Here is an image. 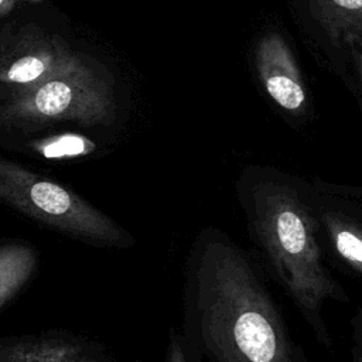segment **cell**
I'll use <instances>...</instances> for the list:
<instances>
[{
	"label": "cell",
	"mask_w": 362,
	"mask_h": 362,
	"mask_svg": "<svg viewBox=\"0 0 362 362\" xmlns=\"http://www.w3.org/2000/svg\"><path fill=\"white\" fill-rule=\"evenodd\" d=\"M235 194L267 276L291 300L314 338L331 349L324 305L349 303V296L328 266L308 180L274 167L249 165L235 181Z\"/></svg>",
	"instance_id": "cell-2"
},
{
	"label": "cell",
	"mask_w": 362,
	"mask_h": 362,
	"mask_svg": "<svg viewBox=\"0 0 362 362\" xmlns=\"http://www.w3.org/2000/svg\"><path fill=\"white\" fill-rule=\"evenodd\" d=\"M0 204L42 228L99 249H129L130 230L74 188L0 154Z\"/></svg>",
	"instance_id": "cell-4"
},
{
	"label": "cell",
	"mask_w": 362,
	"mask_h": 362,
	"mask_svg": "<svg viewBox=\"0 0 362 362\" xmlns=\"http://www.w3.org/2000/svg\"><path fill=\"white\" fill-rule=\"evenodd\" d=\"M259 257L205 226L187 252L181 334L201 362H310L291 335Z\"/></svg>",
	"instance_id": "cell-1"
},
{
	"label": "cell",
	"mask_w": 362,
	"mask_h": 362,
	"mask_svg": "<svg viewBox=\"0 0 362 362\" xmlns=\"http://www.w3.org/2000/svg\"><path fill=\"white\" fill-rule=\"evenodd\" d=\"M119 119L112 81L86 59L41 81L0 90V143H23L58 124L107 129Z\"/></svg>",
	"instance_id": "cell-3"
},
{
	"label": "cell",
	"mask_w": 362,
	"mask_h": 362,
	"mask_svg": "<svg viewBox=\"0 0 362 362\" xmlns=\"http://www.w3.org/2000/svg\"><path fill=\"white\" fill-rule=\"evenodd\" d=\"M17 1L18 0H0V18L6 17L8 13H11V10L17 4Z\"/></svg>",
	"instance_id": "cell-14"
},
{
	"label": "cell",
	"mask_w": 362,
	"mask_h": 362,
	"mask_svg": "<svg viewBox=\"0 0 362 362\" xmlns=\"http://www.w3.org/2000/svg\"><path fill=\"white\" fill-rule=\"evenodd\" d=\"M308 6L334 45L362 38V0H308Z\"/></svg>",
	"instance_id": "cell-10"
},
{
	"label": "cell",
	"mask_w": 362,
	"mask_h": 362,
	"mask_svg": "<svg viewBox=\"0 0 362 362\" xmlns=\"http://www.w3.org/2000/svg\"><path fill=\"white\" fill-rule=\"evenodd\" d=\"M0 362H115L95 339L68 329L0 337Z\"/></svg>",
	"instance_id": "cell-7"
},
{
	"label": "cell",
	"mask_w": 362,
	"mask_h": 362,
	"mask_svg": "<svg viewBox=\"0 0 362 362\" xmlns=\"http://www.w3.org/2000/svg\"><path fill=\"white\" fill-rule=\"evenodd\" d=\"M40 267L37 247L21 238H0V311L33 281Z\"/></svg>",
	"instance_id": "cell-9"
},
{
	"label": "cell",
	"mask_w": 362,
	"mask_h": 362,
	"mask_svg": "<svg viewBox=\"0 0 362 362\" xmlns=\"http://www.w3.org/2000/svg\"><path fill=\"white\" fill-rule=\"evenodd\" d=\"M81 59L82 55L59 35L27 27L0 42V83H33L61 74Z\"/></svg>",
	"instance_id": "cell-6"
},
{
	"label": "cell",
	"mask_w": 362,
	"mask_h": 362,
	"mask_svg": "<svg viewBox=\"0 0 362 362\" xmlns=\"http://www.w3.org/2000/svg\"><path fill=\"white\" fill-rule=\"evenodd\" d=\"M255 65L267 95L286 112L298 116L307 96L296 58L277 33L263 35L255 49Z\"/></svg>",
	"instance_id": "cell-8"
},
{
	"label": "cell",
	"mask_w": 362,
	"mask_h": 362,
	"mask_svg": "<svg viewBox=\"0 0 362 362\" xmlns=\"http://www.w3.org/2000/svg\"><path fill=\"white\" fill-rule=\"evenodd\" d=\"M352 362H362V307H356L351 318Z\"/></svg>",
	"instance_id": "cell-12"
},
{
	"label": "cell",
	"mask_w": 362,
	"mask_h": 362,
	"mask_svg": "<svg viewBox=\"0 0 362 362\" xmlns=\"http://www.w3.org/2000/svg\"><path fill=\"white\" fill-rule=\"evenodd\" d=\"M349 45H352V49L355 52V59H356V65H358V72L361 76V82H362V38H355L352 41L348 42Z\"/></svg>",
	"instance_id": "cell-13"
},
{
	"label": "cell",
	"mask_w": 362,
	"mask_h": 362,
	"mask_svg": "<svg viewBox=\"0 0 362 362\" xmlns=\"http://www.w3.org/2000/svg\"><path fill=\"white\" fill-rule=\"evenodd\" d=\"M310 201L329 263L362 280V187L308 180Z\"/></svg>",
	"instance_id": "cell-5"
},
{
	"label": "cell",
	"mask_w": 362,
	"mask_h": 362,
	"mask_svg": "<svg viewBox=\"0 0 362 362\" xmlns=\"http://www.w3.org/2000/svg\"><path fill=\"white\" fill-rule=\"evenodd\" d=\"M164 362H201L191 356L181 329L170 328Z\"/></svg>",
	"instance_id": "cell-11"
}]
</instances>
